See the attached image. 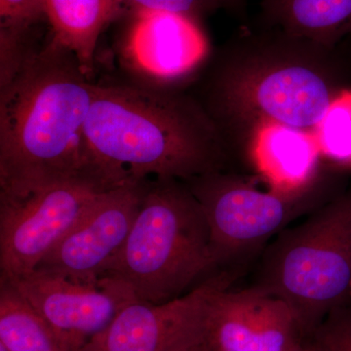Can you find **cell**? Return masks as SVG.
<instances>
[{
    "mask_svg": "<svg viewBox=\"0 0 351 351\" xmlns=\"http://www.w3.org/2000/svg\"><path fill=\"white\" fill-rule=\"evenodd\" d=\"M95 89L75 55L51 34L0 76V195L66 182L119 186L100 169L85 140Z\"/></svg>",
    "mask_w": 351,
    "mask_h": 351,
    "instance_id": "6da1fadb",
    "label": "cell"
},
{
    "mask_svg": "<svg viewBox=\"0 0 351 351\" xmlns=\"http://www.w3.org/2000/svg\"><path fill=\"white\" fill-rule=\"evenodd\" d=\"M88 149L115 184L189 181L223 171L215 120L186 97L145 85H96L85 124Z\"/></svg>",
    "mask_w": 351,
    "mask_h": 351,
    "instance_id": "7a4b0ae2",
    "label": "cell"
},
{
    "mask_svg": "<svg viewBox=\"0 0 351 351\" xmlns=\"http://www.w3.org/2000/svg\"><path fill=\"white\" fill-rule=\"evenodd\" d=\"M219 271L199 201L184 181L157 178L147 181L130 232L101 277L124 284L138 301L163 304Z\"/></svg>",
    "mask_w": 351,
    "mask_h": 351,
    "instance_id": "3957f363",
    "label": "cell"
},
{
    "mask_svg": "<svg viewBox=\"0 0 351 351\" xmlns=\"http://www.w3.org/2000/svg\"><path fill=\"white\" fill-rule=\"evenodd\" d=\"M256 265L251 287L285 302L307 341L351 297V188L279 232Z\"/></svg>",
    "mask_w": 351,
    "mask_h": 351,
    "instance_id": "277c9868",
    "label": "cell"
},
{
    "mask_svg": "<svg viewBox=\"0 0 351 351\" xmlns=\"http://www.w3.org/2000/svg\"><path fill=\"white\" fill-rule=\"evenodd\" d=\"M184 182L206 216L219 269L242 274L270 239L325 203L316 193L317 186L298 195H284L261 191L253 182L223 171Z\"/></svg>",
    "mask_w": 351,
    "mask_h": 351,
    "instance_id": "5b68a950",
    "label": "cell"
},
{
    "mask_svg": "<svg viewBox=\"0 0 351 351\" xmlns=\"http://www.w3.org/2000/svg\"><path fill=\"white\" fill-rule=\"evenodd\" d=\"M241 272L221 270L188 294L163 304L134 300L80 351H197L209 334L217 295Z\"/></svg>",
    "mask_w": 351,
    "mask_h": 351,
    "instance_id": "8992f818",
    "label": "cell"
},
{
    "mask_svg": "<svg viewBox=\"0 0 351 351\" xmlns=\"http://www.w3.org/2000/svg\"><path fill=\"white\" fill-rule=\"evenodd\" d=\"M110 189L77 182L22 196L0 195V279L32 274L99 195Z\"/></svg>",
    "mask_w": 351,
    "mask_h": 351,
    "instance_id": "52a82bcc",
    "label": "cell"
},
{
    "mask_svg": "<svg viewBox=\"0 0 351 351\" xmlns=\"http://www.w3.org/2000/svg\"><path fill=\"white\" fill-rule=\"evenodd\" d=\"M338 77L300 63L267 64L221 85L228 112L247 115L258 125L270 121L313 130L341 91Z\"/></svg>",
    "mask_w": 351,
    "mask_h": 351,
    "instance_id": "ba28073f",
    "label": "cell"
},
{
    "mask_svg": "<svg viewBox=\"0 0 351 351\" xmlns=\"http://www.w3.org/2000/svg\"><path fill=\"white\" fill-rule=\"evenodd\" d=\"M149 180H129L100 193L36 270L82 282L98 281L125 242Z\"/></svg>",
    "mask_w": 351,
    "mask_h": 351,
    "instance_id": "9c48e42d",
    "label": "cell"
},
{
    "mask_svg": "<svg viewBox=\"0 0 351 351\" xmlns=\"http://www.w3.org/2000/svg\"><path fill=\"white\" fill-rule=\"evenodd\" d=\"M5 281L54 328L71 351L82 350L128 302L137 300L127 286L108 277L82 282L34 270Z\"/></svg>",
    "mask_w": 351,
    "mask_h": 351,
    "instance_id": "30bf717a",
    "label": "cell"
},
{
    "mask_svg": "<svg viewBox=\"0 0 351 351\" xmlns=\"http://www.w3.org/2000/svg\"><path fill=\"white\" fill-rule=\"evenodd\" d=\"M206 343L226 351H306V339L285 302L248 286L217 295Z\"/></svg>",
    "mask_w": 351,
    "mask_h": 351,
    "instance_id": "8fae6325",
    "label": "cell"
},
{
    "mask_svg": "<svg viewBox=\"0 0 351 351\" xmlns=\"http://www.w3.org/2000/svg\"><path fill=\"white\" fill-rule=\"evenodd\" d=\"M126 50L138 71L157 82H171L204 60L208 43L196 21L174 14H142L132 16Z\"/></svg>",
    "mask_w": 351,
    "mask_h": 351,
    "instance_id": "7c38bea8",
    "label": "cell"
},
{
    "mask_svg": "<svg viewBox=\"0 0 351 351\" xmlns=\"http://www.w3.org/2000/svg\"><path fill=\"white\" fill-rule=\"evenodd\" d=\"M250 156L271 191L298 195L317 186L322 156L313 130L261 122L251 134Z\"/></svg>",
    "mask_w": 351,
    "mask_h": 351,
    "instance_id": "4fadbf2b",
    "label": "cell"
},
{
    "mask_svg": "<svg viewBox=\"0 0 351 351\" xmlns=\"http://www.w3.org/2000/svg\"><path fill=\"white\" fill-rule=\"evenodd\" d=\"M263 20L290 38L332 49L351 38V0H261Z\"/></svg>",
    "mask_w": 351,
    "mask_h": 351,
    "instance_id": "5bb4252c",
    "label": "cell"
},
{
    "mask_svg": "<svg viewBox=\"0 0 351 351\" xmlns=\"http://www.w3.org/2000/svg\"><path fill=\"white\" fill-rule=\"evenodd\" d=\"M52 38L73 52L88 76L101 32L121 16L120 0H44Z\"/></svg>",
    "mask_w": 351,
    "mask_h": 351,
    "instance_id": "9a60e30c",
    "label": "cell"
},
{
    "mask_svg": "<svg viewBox=\"0 0 351 351\" xmlns=\"http://www.w3.org/2000/svg\"><path fill=\"white\" fill-rule=\"evenodd\" d=\"M0 343L7 351H71L18 291L0 280Z\"/></svg>",
    "mask_w": 351,
    "mask_h": 351,
    "instance_id": "2e32d148",
    "label": "cell"
},
{
    "mask_svg": "<svg viewBox=\"0 0 351 351\" xmlns=\"http://www.w3.org/2000/svg\"><path fill=\"white\" fill-rule=\"evenodd\" d=\"M313 131L322 157L341 167H351V88L335 97Z\"/></svg>",
    "mask_w": 351,
    "mask_h": 351,
    "instance_id": "e0dca14e",
    "label": "cell"
},
{
    "mask_svg": "<svg viewBox=\"0 0 351 351\" xmlns=\"http://www.w3.org/2000/svg\"><path fill=\"white\" fill-rule=\"evenodd\" d=\"M308 351H351V297L321 321L306 341Z\"/></svg>",
    "mask_w": 351,
    "mask_h": 351,
    "instance_id": "ac0fdd59",
    "label": "cell"
},
{
    "mask_svg": "<svg viewBox=\"0 0 351 351\" xmlns=\"http://www.w3.org/2000/svg\"><path fill=\"white\" fill-rule=\"evenodd\" d=\"M218 8L213 0H120L121 15L165 13L182 16L199 23Z\"/></svg>",
    "mask_w": 351,
    "mask_h": 351,
    "instance_id": "d6986e66",
    "label": "cell"
},
{
    "mask_svg": "<svg viewBox=\"0 0 351 351\" xmlns=\"http://www.w3.org/2000/svg\"><path fill=\"white\" fill-rule=\"evenodd\" d=\"M47 22L44 0H0V27L27 29Z\"/></svg>",
    "mask_w": 351,
    "mask_h": 351,
    "instance_id": "ffe728a7",
    "label": "cell"
},
{
    "mask_svg": "<svg viewBox=\"0 0 351 351\" xmlns=\"http://www.w3.org/2000/svg\"><path fill=\"white\" fill-rule=\"evenodd\" d=\"M218 7L228 9H240L243 6L245 0H213Z\"/></svg>",
    "mask_w": 351,
    "mask_h": 351,
    "instance_id": "44dd1931",
    "label": "cell"
},
{
    "mask_svg": "<svg viewBox=\"0 0 351 351\" xmlns=\"http://www.w3.org/2000/svg\"><path fill=\"white\" fill-rule=\"evenodd\" d=\"M205 351H226V350H221V348H216V346H212L207 345V343H206V348H205Z\"/></svg>",
    "mask_w": 351,
    "mask_h": 351,
    "instance_id": "7402d4cb",
    "label": "cell"
},
{
    "mask_svg": "<svg viewBox=\"0 0 351 351\" xmlns=\"http://www.w3.org/2000/svg\"><path fill=\"white\" fill-rule=\"evenodd\" d=\"M0 351H7L6 348L0 343Z\"/></svg>",
    "mask_w": 351,
    "mask_h": 351,
    "instance_id": "603a6c76",
    "label": "cell"
},
{
    "mask_svg": "<svg viewBox=\"0 0 351 351\" xmlns=\"http://www.w3.org/2000/svg\"><path fill=\"white\" fill-rule=\"evenodd\" d=\"M205 348H206V345H205L204 348H200V350L197 351H205Z\"/></svg>",
    "mask_w": 351,
    "mask_h": 351,
    "instance_id": "cb8c5ba5",
    "label": "cell"
},
{
    "mask_svg": "<svg viewBox=\"0 0 351 351\" xmlns=\"http://www.w3.org/2000/svg\"><path fill=\"white\" fill-rule=\"evenodd\" d=\"M346 40H350L351 41V38H348V39H346Z\"/></svg>",
    "mask_w": 351,
    "mask_h": 351,
    "instance_id": "d4e9b609",
    "label": "cell"
},
{
    "mask_svg": "<svg viewBox=\"0 0 351 351\" xmlns=\"http://www.w3.org/2000/svg\"><path fill=\"white\" fill-rule=\"evenodd\" d=\"M306 351H308V350H307V348H306Z\"/></svg>",
    "mask_w": 351,
    "mask_h": 351,
    "instance_id": "484cf974",
    "label": "cell"
}]
</instances>
